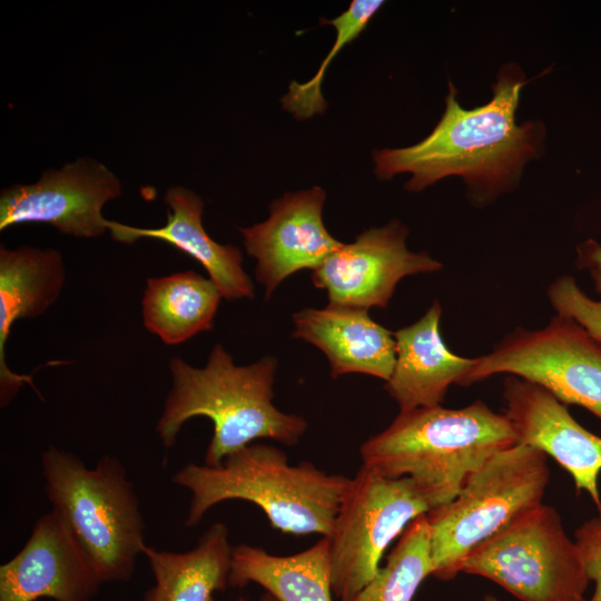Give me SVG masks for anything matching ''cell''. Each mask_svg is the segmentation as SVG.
Instances as JSON below:
<instances>
[{
  "label": "cell",
  "instance_id": "1",
  "mask_svg": "<svg viewBox=\"0 0 601 601\" xmlns=\"http://www.w3.org/2000/svg\"><path fill=\"white\" fill-rule=\"evenodd\" d=\"M522 86V73L505 70L492 100L466 110L450 83L445 111L428 136L410 147L373 152L377 178L410 173L407 191H421L447 176H461L470 186L486 189L504 185L536 150L535 125L515 121Z\"/></svg>",
  "mask_w": 601,
  "mask_h": 601
},
{
  "label": "cell",
  "instance_id": "2",
  "mask_svg": "<svg viewBox=\"0 0 601 601\" xmlns=\"http://www.w3.org/2000/svg\"><path fill=\"white\" fill-rule=\"evenodd\" d=\"M169 370L173 386L156 424L165 449L175 444L184 423L196 416L213 422L214 432L204 460L211 467L254 440L295 445L307 430L302 416L284 413L273 403L277 370L273 356L237 366L230 354L216 344L204 367L175 357Z\"/></svg>",
  "mask_w": 601,
  "mask_h": 601
},
{
  "label": "cell",
  "instance_id": "3",
  "mask_svg": "<svg viewBox=\"0 0 601 601\" xmlns=\"http://www.w3.org/2000/svg\"><path fill=\"white\" fill-rule=\"evenodd\" d=\"M518 443L510 420L477 400L462 408L400 411L359 453L363 465L383 476L412 479L432 510L450 503L489 459Z\"/></svg>",
  "mask_w": 601,
  "mask_h": 601
},
{
  "label": "cell",
  "instance_id": "4",
  "mask_svg": "<svg viewBox=\"0 0 601 601\" xmlns=\"http://www.w3.org/2000/svg\"><path fill=\"white\" fill-rule=\"evenodd\" d=\"M349 481L311 462L289 465L284 451L265 444H249L216 467L189 463L171 477L191 494L188 528L216 504L244 500L260 508L272 528L282 533L325 538L332 534Z\"/></svg>",
  "mask_w": 601,
  "mask_h": 601
},
{
  "label": "cell",
  "instance_id": "5",
  "mask_svg": "<svg viewBox=\"0 0 601 601\" xmlns=\"http://www.w3.org/2000/svg\"><path fill=\"white\" fill-rule=\"evenodd\" d=\"M40 461L47 499L69 523L102 583L129 581L146 546L145 522L122 463L105 455L89 469L55 446Z\"/></svg>",
  "mask_w": 601,
  "mask_h": 601
},
{
  "label": "cell",
  "instance_id": "6",
  "mask_svg": "<svg viewBox=\"0 0 601 601\" xmlns=\"http://www.w3.org/2000/svg\"><path fill=\"white\" fill-rule=\"evenodd\" d=\"M548 455L518 443L489 459L447 504L426 513L432 575L452 580L466 556L543 502Z\"/></svg>",
  "mask_w": 601,
  "mask_h": 601
},
{
  "label": "cell",
  "instance_id": "7",
  "mask_svg": "<svg viewBox=\"0 0 601 601\" xmlns=\"http://www.w3.org/2000/svg\"><path fill=\"white\" fill-rule=\"evenodd\" d=\"M460 571L486 578L521 601H587L591 582L560 514L543 503L473 550Z\"/></svg>",
  "mask_w": 601,
  "mask_h": 601
},
{
  "label": "cell",
  "instance_id": "8",
  "mask_svg": "<svg viewBox=\"0 0 601 601\" xmlns=\"http://www.w3.org/2000/svg\"><path fill=\"white\" fill-rule=\"evenodd\" d=\"M431 505L410 477H386L362 465L351 479L327 538L333 595L353 601L376 575L390 543Z\"/></svg>",
  "mask_w": 601,
  "mask_h": 601
},
{
  "label": "cell",
  "instance_id": "9",
  "mask_svg": "<svg viewBox=\"0 0 601 601\" xmlns=\"http://www.w3.org/2000/svg\"><path fill=\"white\" fill-rule=\"evenodd\" d=\"M502 373L540 385L601 422V342L572 318L555 315L540 329L518 327L491 353L474 358L459 385Z\"/></svg>",
  "mask_w": 601,
  "mask_h": 601
},
{
  "label": "cell",
  "instance_id": "10",
  "mask_svg": "<svg viewBox=\"0 0 601 601\" xmlns=\"http://www.w3.org/2000/svg\"><path fill=\"white\" fill-rule=\"evenodd\" d=\"M121 194L118 178L90 158L47 169L30 185L16 184L0 196V230L23 223H47L65 235L99 237L108 229L102 207Z\"/></svg>",
  "mask_w": 601,
  "mask_h": 601
},
{
  "label": "cell",
  "instance_id": "11",
  "mask_svg": "<svg viewBox=\"0 0 601 601\" xmlns=\"http://www.w3.org/2000/svg\"><path fill=\"white\" fill-rule=\"evenodd\" d=\"M406 236L407 228L396 219L368 228L314 269L312 282L327 293L329 304L385 308L403 277L443 266L427 253L408 250Z\"/></svg>",
  "mask_w": 601,
  "mask_h": 601
},
{
  "label": "cell",
  "instance_id": "12",
  "mask_svg": "<svg viewBox=\"0 0 601 601\" xmlns=\"http://www.w3.org/2000/svg\"><path fill=\"white\" fill-rule=\"evenodd\" d=\"M102 581L55 508L33 524L23 548L0 566V601H90Z\"/></svg>",
  "mask_w": 601,
  "mask_h": 601
},
{
  "label": "cell",
  "instance_id": "13",
  "mask_svg": "<svg viewBox=\"0 0 601 601\" xmlns=\"http://www.w3.org/2000/svg\"><path fill=\"white\" fill-rule=\"evenodd\" d=\"M325 199L319 186L285 193L269 205L265 221L238 228L248 255L257 262L255 276L265 299L285 278L300 269H316L342 246L323 223Z\"/></svg>",
  "mask_w": 601,
  "mask_h": 601
},
{
  "label": "cell",
  "instance_id": "14",
  "mask_svg": "<svg viewBox=\"0 0 601 601\" xmlns=\"http://www.w3.org/2000/svg\"><path fill=\"white\" fill-rule=\"evenodd\" d=\"M503 397L504 415L519 443L551 456L571 475L577 492L584 491L590 496L601 515V436L580 425L549 391L526 380L506 377Z\"/></svg>",
  "mask_w": 601,
  "mask_h": 601
},
{
  "label": "cell",
  "instance_id": "15",
  "mask_svg": "<svg viewBox=\"0 0 601 601\" xmlns=\"http://www.w3.org/2000/svg\"><path fill=\"white\" fill-rule=\"evenodd\" d=\"M293 337L319 348L337 378L361 373L384 380L391 377L396 361L394 333L376 323L368 309L328 304L305 308L293 315Z\"/></svg>",
  "mask_w": 601,
  "mask_h": 601
},
{
  "label": "cell",
  "instance_id": "16",
  "mask_svg": "<svg viewBox=\"0 0 601 601\" xmlns=\"http://www.w3.org/2000/svg\"><path fill=\"white\" fill-rule=\"evenodd\" d=\"M66 279L61 254L53 248H0V405L6 407L29 384L39 395L31 374L12 372L6 344L13 323L42 315L59 297Z\"/></svg>",
  "mask_w": 601,
  "mask_h": 601
},
{
  "label": "cell",
  "instance_id": "17",
  "mask_svg": "<svg viewBox=\"0 0 601 601\" xmlns=\"http://www.w3.org/2000/svg\"><path fill=\"white\" fill-rule=\"evenodd\" d=\"M164 201L171 209L165 226L137 228L108 220L112 238L127 244L139 238L166 242L195 258L207 270L223 298H254V284L243 268L239 248L220 245L206 233L201 221L204 200L187 188L173 187L165 193Z\"/></svg>",
  "mask_w": 601,
  "mask_h": 601
},
{
  "label": "cell",
  "instance_id": "18",
  "mask_svg": "<svg viewBox=\"0 0 601 601\" xmlns=\"http://www.w3.org/2000/svg\"><path fill=\"white\" fill-rule=\"evenodd\" d=\"M441 313L435 300L417 322L394 333L396 361L384 388L400 411L441 405L450 385L459 384L474 363L446 347L439 331Z\"/></svg>",
  "mask_w": 601,
  "mask_h": 601
},
{
  "label": "cell",
  "instance_id": "19",
  "mask_svg": "<svg viewBox=\"0 0 601 601\" xmlns=\"http://www.w3.org/2000/svg\"><path fill=\"white\" fill-rule=\"evenodd\" d=\"M155 584L142 601H214L215 592L225 591L231 568L233 546L228 528L210 525L191 550H156L146 545Z\"/></svg>",
  "mask_w": 601,
  "mask_h": 601
},
{
  "label": "cell",
  "instance_id": "20",
  "mask_svg": "<svg viewBox=\"0 0 601 601\" xmlns=\"http://www.w3.org/2000/svg\"><path fill=\"white\" fill-rule=\"evenodd\" d=\"M254 582L278 601H333L328 539L279 556L247 544L233 548L229 588Z\"/></svg>",
  "mask_w": 601,
  "mask_h": 601
},
{
  "label": "cell",
  "instance_id": "21",
  "mask_svg": "<svg viewBox=\"0 0 601 601\" xmlns=\"http://www.w3.org/2000/svg\"><path fill=\"white\" fill-rule=\"evenodd\" d=\"M221 295L209 278L187 270L148 278L142 298L144 325L167 345H178L213 329Z\"/></svg>",
  "mask_w": 601,
  "mask_h": 601
},
{
  "label": "cell",
  "instance_id": "22",
  "mask_svg": "<svg viewBox=\"0 0 601 601\" xmlns=\"http://www.w3.org/2000/svg\"><path fill=\"white\" fill-rule=\"evenodd\" d=\"M432 570L425 513L406 526L385 564L353 601H412L421 583L432 575Z\"/></svg>",
  "mask_w": 601,
  "mask_h": 601
},
{
  "label": "cell",
  "instance_id": "23",
  "mask_svg": "<svg viewBox=\"0 0 601 601\" xmlns=\"http://www.w3.org/2000/svg\"><path fill=\"white\" fill-rule=\"evenodd\" d=\"M382 0H353L347 10L334 19H322V24L334 27L336 39L322 61L317 72L306 82L292 81L282 97V107L297 120H306L323 114L327 104L322 93V83L328 65L338 52L352 43L367 27L371 19L383 6Z\"/></svg>",
  "mask_w": 601,
  "mask_h": 601
},
{
  "label": "cell",
  "instance_id": "24",
  "mask_svg": "<svg viewBox=\"0 0 601 601\" xmlns=\"http://www.w3.org/2000/svg\"><path fill=\"white\" fill-rule=\"evenodd\" d=\"M595 289L601 295V274L590 272ZM556 315L572 318L601 342V298H590L572 276L555 279L548 289Z\"/></svg>",
  "mask_w": 601,
  "mask_h": 601
},
{
  "label": "cell",
  "instance_id": "25",
  "mask_svg": "<svg viewBox=\"0 0 601 601\" xmlns=\"http://www.w3.org/2000/svg\"><path fill=\"white\" fill-rule=\"evenodd\" d=\"M590 581L594 591L587 601H601V515L582 523L574 533Z\"/></svg>",
  "mask_w": 601,
  "mask_h": 601
},
{
  "label": "cell",
  "instance_id": "26",
  "mask_svg": "<svg viewBox=\"0 0 601 601\" xmlns=\"http://www.w3.org/2000/svg\"><path fill=\"white\" fill-rule=\"evenodd\" d=\"M578 267L601 274V244L589 239L578 246Z\"/></svg>",
  "mask_w": 601,
  "mask_h": 601
},
{
  "label": "cell",
  "instance_id": "27",
  "mask_svg": "<svg viewBox=\"0 0 601 601\" xmlns=\"http://www.w3.org/2000/svg\"><path fill=\"white\" fill-rule=\"evenodd\" d=\"M237 601H248L246 598L244 597H239L237 599ZM260 601H278L274 595H272L270 593L268 592H265L262 597H260Z\"/></svg>",
  "mask_w": 601,
  "mask_h": 601
},
{
  "label": "cell",
  "instance_id": "28",
  "mask_svg": "<svg viewBox=\"0 0 601 601\" xmlns=\"http://www.w3.org/2000/svg\"><path fill=\"white\" fill-rule=\"evenodd\" d=\"M484 601H499V600L493 595H485Z\"/></svg>",
  "mask_w": 601,
  "mask_h": 601
}]
</instances>
